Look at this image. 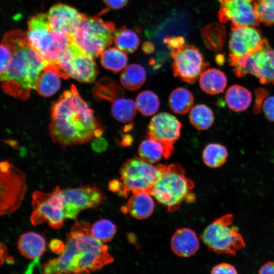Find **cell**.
<instances>
[{
    "label": "cell",
    "mask_w": 274,
    "mask_h": 274,
    "mask_svg": "<svg viewBox=\"0 0 274 274\" xmlns=\"http://www.w3.org/2000/svg\"><path fill=\"white\" fill-rule=\"evenodd\" d=\"M100 61L106 69L118 73L127 66L128 57L125 52L117 48H110L101 53Z\"/></svg>",
    "instance_id": "obj_31"
},
{
    "label": "cell",
    "mask_w": 274,
    "mask_h": 274,
    "mask_svg": "<svg viewBox=\"0 0 274 274\" xmlns=\"http://www.w3.org/2000/svg\"><path fill=\"white\" fill-rule=\"evenodd\" d=\"M1 75L5 73L9 68L12 59L11 51L6 42L3 39L1 44Z\"/></svg>",
    "instance_id": "obj_38"
},
{
    "label": "cell",
    "mask_w": 274,
    "mask_h": 274,
    "mask_svg": "<svg viewBox=\"0 0 274 274\" xmlns=\"http://www.w3.org/2000/svg\"><path fill=\"white\" fill-rule=\"evenodd\" d=\"M0 214L5 216L17 211L26 191V176L23 172L8 161L0 163Z\"/></svg>",
    "instance_id": "obj_10"
},
{
    "label": "cell",
    "mask_w": 274,
    "mask_h": 274,
    "mask_svg": "<svg viewBox=\"0 0 274 274\" xmlns=\"http://www.w3.org/2000/svg\"><path fill=\"white\" fill-rule=\"evenodd\" d=\"M190 123L198 130L208 129L214 122L212 109L204 104H198L191 109L189 114Z\"/></svg>",
    "instance_id": "obj_28"
},
{
    "label": "cell",
    "mask_w": 274,
    "mask_h": 274,
    "mask_svg": "<svg viewBox=\"0 0 274 274\" xmlns=\"http://www.w3.org/2000/svg\"><path fill=\"white\" fill-rule=\"evenodd\" d=\"M49 131L53 141L65 148L100 137L103 128L72 85L52 106Z\"/></svg>",
    "instance_id": "obj_1"
},
{
    "label": "cell",
    "mask_w": 274,
    "mask_h": 274,
    "mask_svg": "<svg viewBox=\"0 0 274 274\" xmlns=\"http://www.w3.org/2000/svg\"><path fill=\"white\" fill-rule=\"evenodd\" d=\"M60 77L54 67L48 64L38 78L36 90L43 96L54 94L60 87Z\"/></svg>",
    "instance_id": "obj_23"
},
{
    "label": "cell",
    "mask_w": 274,
    "mask_h": 274,
    "mask_svg": "<svg viewBox=\"0 0 274 274\" xmlns=\"http://www.w3.org/2000/svg\"><path fill=\"white\" fill-rule=\"evenodd\" d=\"M228 155L227 148L219 143H210L204 148L202 158L204 163L211 168H218L226 161Z\"/></svg>",
    "instance_id": "obj_29"
},
{
    "label": "cell",
    "mask_w": 274,
    "mask_h": 274,
    "mask_svg": "<svg viewBox=\"0 0 274 274\" xmlns=\"http://www.w3.org/2000/svg\"><path fill=\"white\" fill-rule=\"evenodd\" d=\"M3 39L11 51L12 59L7 71L1 75L2 87L14 97L26 100L36 89L38 78L48 63L21 31L9 32Z\"/></svg>",
    "instance_id": "obj_3"
},
{
    "label": "cell",
    "mask_w": 274,
    "mask_h": 274,
    "mask_svg": "<svg viewBox=\"0 0 274 274\" xmlns=\"http://www.w3.org/2000/svg\"><path fill=\"white\" fill-rule=\"evenodd\" d=\"M63 252L41 265L43 274H90L112 263L107 245L91 234V225L76 222L66 235Z\"/></svg>",
    "instance_id": "obj_2"
},
{
    "label": "cell",
    "mask_w": 274,
    "mask_h": 274,
    "mask_svg": "<svg viewBox=\"0 0 274 274\" xmlns=\"http://www.w3.org/2000/svg\"><path fill=\"white\" fill-rule=\"evenodd\" d=\"M26 37L30 45L50 64H55L74 41L73 37L53 30L47 14L40 13L28 22Z\"/></svg>",
    "instance_id": "obj_4"
},
{
    "label": "cell",
    "mask_w": 274,
    "mask_h": 274,
    "mask_svg": "<svg viewBox=\"0 0 274 274\" xmlns=\"http://www.w3.org/2000/svg\"><path fill=\"white\" fill-rule=\"evenodd\" d=\"M185 174L183 167L177 163L162 164L161 175L150 194L167 212L177 210L192 193L194 183Z\"/></svg>",
    "instance_id": "obj_5"
},
{
    "label": "cell",
    "mask_w": 274,
    "mask_h": 274,
    "mask_svg": "<svg viewBox=\"0 0 274 274\" xmlns=\"http://www.w3.org/2000/svg\"><path fill=\"white\" fill-rule=\"evenodd\" d=\"M262 109L265 117L270 121H274V96L265 99Z\"/></svg>",
    "instance_id": "obj_40"
},
{
    "label": "cell",
    "mask_w": 274,
    "mask_h": 274,
    "mask_svg": "<svg viewBox=\"0 0 274 274\" xmlns=\"http://www.w3.org/2000/svg\"><path fill=\"white\" fill-rule=\"evenodd\" d=\"M255 11L259 22L274 25V0H258Z\"/></svg>",
    "instance_id": "obj_36"
},
{
    "label": "cell",
    "mask_w": 274,
    "mask_h": 274,
    "mask_svg": "<svg viewBox=\"0 0 274 274\" xmlns=\"http://www.w3.org/2000/svg\"><path fill=\"white\" fill-rule=\"evenodd\" d=\"M268 94V91L263 88H258L255 90V102L253 108V111L255 113L260 112L262 108L264 98Z\"/></svg>",
    "instance_id": "obj_42"
},
{
    "label": "cell",
    "mask_w": 274,
    "mask_h": 274,
    "mask_svg": "<svg viewBox=\"0 0 274 274\" xmlns=\"http://www.w3.org/2000/svg\"><path fill=\"white\" fill-rule=\"evenodd\" d=\"M128 0H104L106 5L110 8L118 9L124 7Z\"/></svg>",
    "instance_id": "obj_45"
},
{
    "label": "cell",
    "mask_w": 274,
    "mask_h": 274,
    "mask_svg": "<svg viewBox=\"0 0 274 274\" xmlns=\"http://www.w3.org/2000/svg\"><path fill=\"white\" fill-rule=\"evenodd\" d=\"M213 25L204 28L202 31L204 43L208 48L214 51H220L225 42V32H214Z\"/></svg>",
    "instance_id": "obj_37"
},
{
    "label": "cell",
    "mask_w": 274,
    "mask_h": 274,
    "mask_svg": "<svg viewBox=\"0 0 274 274\" xmlns=\"http://www.w3.org/2000/svg\"><path fill=\"white\" fill-rule=\"evenodd\" d=\"M182 124L174 115L166 112L159 113L151 119L147 126L149 138L160 143L164 148V157L173 154L174 144L181 135Z\"/></svg>",
    "instance_id": "obj_15"
},
{
    "label": "cell",
    "mask_w": 274,
    "mask_h": 274,
    "mask_svg": "<svg viewBox=\"0 0 274 274\" xmlns=\"http://www.w3.org/2000/svg\"><path fill=\"white\" fill-rule=\"evenodd\" d=\"M32 211L30 220L33 225L47 222L53 229L60 228L65 218L62 191L56 186L51 192L35 191L32 194Z\"/></svg>",
    "instance_id": "obj_11"
},
{
    "label": "cell",
    "mask_w": 274,
    "mask_h": 274,
    "mask_svg": "<svg viewBox=\"0 0 274 274\" xmlns=\"http://www.w3.org/2000/svg\"><path fill=\"white\" fill-rule=\"evenodd\" d=\"M268 44V41L255 26L232 27L228 41L229 55H246L262 49Z\"/></svg>",
    "instance_id": "obj_17"
},
{
    "label": "cell",
    "mask_w": 274,
    "mask_h": 274,
    "mask_svg": "<svg viewBox=\"0 0 274 274\" xmlns=\"http://www.w3.org/2000/svg\"><path fill=\"white\" fill-rule=\"evenodd\" d=\"M142 49L145 53L151 54L153 53L155 50V46L152 42L146 41L143 43Z\"/></svg>",
    "instance_id": "obj_49"
},
{
    "label": "cell",
    "mask_w": 274,
    "mask_h": 274,
    "mask_svg": "<svg viewBox=\"0 0 274 274\" xmlns=\"http://www.w3.org/2000/svg\"><path fill=\"white\" fill-rule=\"evenodd\" d=\"M139 157L151 164L155 163L164 157V151L162 145L150 139L144 140L138 148Z\"/></svg>",
    "instance_id": "obj_32"
},
{
    "label": "cell",
    "mask_w": 274,
    "mask_h": 274,
    "mask_svg": "<svg viewBox=\"0 0 274 274\" xmlns=\"http://www.w3.org/2000/svg\"><path fill=\"white\" fill-rule=\"evenodd\" d=\"M47 15L50 26L53 30L73 37L85 16L75 8L62 4L54 5Z\"/></svg>",
    "instance_id": "obj_18"
},
{
    "label": "cell",
    "mask_w": 274,
    "mask_h": 274,
    "mask_svg": "<svg viewBox=\"0 0 274 274\" xmlns=\"http://www.w3.org/2000/svg\"><path fill=\"white\" fill-rule=\"evenodd\" d=\"M116 232V225L105 219L97 221L91 226L92 235L102 243L111 241Z\"/></svg>",
    "instance_id": "obj_35"
},
{
    "label": "cell",
    "mask_w": 274,
    "mask_h": 274,
    "mask_svg": "<svg viewBox=\"0 0 274 274\" xmlns=\"http://www.w3.org/2000/svg\"><path fill=\"white\" fill-rule=\"evenodd\" d=\"M228 61L237 77L242 78L250 74L257 78L262 84L274 85V50L269 44L246 55H229Z\"/></svg>",
    "instance_id": "obj_9"
},
{
    "label": "cell",
    "mask_w": 274,
    "mask_h": 274,
    "mask_svg": "<svg viewBox=\"0 0 274 274\" xmlns=\"http://www.w3.org/2000/svg\"><path fill=\"white\" fill-rule=\"evenodd\" d=\"M173 252L182 257H189L195 254L199 248V243L196 233L189 228L177 229L170 239Z\"/></svg>",
    "instance_id": "obj_19"
},
{
    "label": "cell",
    "mask_w": 274,
    "mask_h": 274,
    "mask_svg": "<svg viewBox=\"0 0 274 274\" xmlns=\"http://www.w3.org/2000/svg\"><path fill=\"white\" fill-rule=\"evenodd\" d=\"M133 141L132 136L128 133H124L121 135L120 143L122 146H130Z\"/></svg>",
    "instance_id": "obj_48"
},
{
    "label": "cell",
    "mask_w": 274,
    "mask_h": 274,
    "mask_svg": "<svg viewBox=\"0 0 274 274\" xmlns=\"http://www.w3.org/2000/svg\"><path fill=\"white\" fill-rule=\"evenodd\" d=\"M258 274H274V261L264 263L259 269Z\"/></svg>",
    "instance_id": "obj_46"
},
{
    "label": "cell",
    "mask_w": 274,
    "mask_h": 274,
    "mask_svg": "<svg viewBox=\"0 0 274 274\" xmlns=\"http://www.w3.org/2000/svg\"><path fill=\"white\" fill-rule=\"evenodd\" d=\"M46 241L39 233L28 231L21 234L17 247L20 253L29 259H37L46 250Z\"/></svg>",
    "instance_id": "obj_21"
},
{
    "label": "cell",
    "mask_w": 274,
    "mask_h": 274,
    "mask_svg": "<svg viewBox=\"0 0 274 274\" xmlns=\"http://www.w3.org/2000/svg\"><path fill=\"white\" fill-rule=\"evenodd\" d=\"M95 90L97 97L112 102L124 95L122 88L116 82L108 78L101 80L97 84Z\"/></svg>",
    "instance_id": "obj_34"
},
{
    "label": "cell",
    "mask_w": 274,
    "mask_h": 274,
    "mask_svg": "<svg viewBox=\"0 0 274 274\" xmlns=\"http://www.w3.org/2000/svg\"><path fill=\"white\" fill-rule=\"evenodd\" d=\"M211 274H238L236 268L228 263H221L215 265Z\"/></svg>",
    "instance_id": "obj_39"
},
{
    "label": "cell",
    "mask_w": 274,
    "mask_h": 274,
    "mask_svg": "<svg viewBox=\"0 0 274 274\" xmlns=\"http://www.w3.org/2000/svg\"><path fill=\"white\" fill-rule=\"evenodd\" d=\"M112 22L85 16L74 37L75 43L92 57L98 56L112 43L115 32Z\"/></svg>",
    "instance_id": "obj_8"
},
{
    "label": "cell",
    "mask_w": 274,
    "mask_h": 274,
    "mask_svg": "<svg viewBox=\"0 0 274 274\" xmlns=\"http://www.w3.org/2000/svg\"><path fill=\"white\" fill-rule=\"evenodd\" d=\"M146 72L144 67L138 63L126 66L120 76L121 85L127 90L135 91L140 89L146 81Z\"/></svg>",
    "instance_id": "obj_25"
},
{
    "label": "cell",
    "mask_w": 274,
    "mask_h": 274,
    "mask_svg": "<svg viewBox=\"0 0 274 274\" xmlns=\"http://www.w3.org/2000/svg\"><path fill=\"white\" fill-rule=\"evenodd\" d=\"M252 99L251 92L246 87L239 85H233L227 90L225 99L228 107L235 112H242L247 109Z\"/></svg>",
    "instance_id": "obj_24"
},
{
    "label": "cell",
    "mask_w": 274,
    "mask_h": 274,
    "mask_svg": "<svg viewBox=\"0 0 274 274\" xmlns=\"http://www.w3.org/2000/svg\"><path fill=\"white\" fill-rule=\"evenodd\" d=\"M170 55L174 77L188 83H194L209 65L201 52L192 45L170 51Z\"/></svg>",
    "instance_id": "obj_13"
},
{
    "label": "cell",
    "mask_w": 274,
    "mask_h": 274,
    "mask_svg": "<svg viewBox=\"0 0 274 274\" xmlns=\"http://www.w3.org/2000/svg\"><path fill=\"white\" fill-rule=\"evenodd\" d=\"M62 191L65 218L70 219H76L78 214L83 210L97 208L106 199L103 192L95 185H81Z\"/></svg>",
    "instance_id": "obj_14"
},
{
    "label": "cell",
    "mask_w": 274,
    "mask_h": 274,
    "mask_svg": "<svg viewBox=\"0 0 274 274\" xmlns=\"http://www.w3.org/2000/svg\"><path fill=\"white\" fill-rule=\"evenodd\" d=\"M163 42L170 51L178 50L186 45L183 37H166L163 40Z\"/></svg>",
    "instance_id": "obj_41"
},
{
    "label": "cell",
    "mask_w": 274,
    "mask_h": 274,
    "mask_svg": "<svg viewBox=\"0 0 274 274\" xmlns=\"http://www.w3.org/2000/svg\"><path fill=\"white\" fill-rule=\"evenodd\" d=\"M194 101L192 93L184 87H178L174 89L168 98L170 110L180 115L187 113L192 109Z\"/></svg>",
    "instance_id": "obj_26"
},
{
    "label": "cell",
    "mask_w": 274,
    "mask_h": 274,
    "mask_svg": "<svg viewBox=\"0 0 274 274\" xmlns=\"http://www.w3.org/2000/svg\"><path fill=\"white\" fill-rule=\"evenodd\" d=\"M91 56L85 53L74 40L52 64L61 77L73 78L82 82H93L97 75L96 64Z\"/></svg>",
    "instance_id": "obj_12"
},
{
    "label": "cell",
    "mask_w": 274,
    "mask_h": 274,
    "mask_svg": "<svg viewBox=\"0 0 274 274\" xmlns=\"http://www.w3.org/2000/svg\"><path fill=\"white\" fill-rule=\"evenodd\" d=\"M107 147V142L102 138H96L92 143L93 150L97 152H101L105 151Z\"/></svg>",
    "instance_id": "obj_44"
},
{
    "label": "cell",
    "mask_w": 274,
    "mask_h": 274,
    "mask_svg": "<svg viewBox=\"0 0 274 274\" xmlns=\"http://www.w3.org/2000/svg\"><path fill=\"white\" fill-rule=\"evenodd\" d=\"M161 170V164L154 165L140 157L127 159L119 169L122 189L118 194L127 198L130 192L145 191L150 193Z\"/></svg>",
    "instance_id": "obj_7"
},
{
    "label": "cell",
    "mask_w": 274,
    "mask_h": 274,
    "mask_svg": "<svg viewBox=\"0 0 274 274\" xmlns=\"http://www.w3.org/2000/svg\"><path fill=\"white\" fill-rule=\"evenodd\" d=\"M199 83L203 91L215 95L224 91L227 84V79L223 72L216 68H211L206 70L201 74Z\"/></svg>",
    "instance_id": "obj_22"
},
{
    "label": "cell",
    "mask_w": 274,
    "mask_h": 274,
    "mask_svg": "<svg viewBox=\"0 0 274 274\" xmlns=\"http://www.w3.org/2000/svg\"><path fill=\"white\" fill-rule=\"evenodd\" d=\"M128 199L126 206L121 208L122 212L129 214L136 219H145L153 213L155 203L152 195L148 192L137 191Z\"/></svg>",
    "instance_id": "obj_20"
},
{
    "label": "cell",
    "mask_w": 274,
    "mask_h": 274,
    "mask_svg": "<svg viewBox=\"0 0 274 274\" xmlns=\"http://www.w3.org/2000/svg\"><path fill=\"white\" fill-rule=\"evenodd\" d=\"M218 19L222 23L229 22L232 27L255 26L259 21L255 11L258 0H218Z\"/></svg>",
    "instance_id": "obj_16"
},
{
    "label": "cell",
    "mask_w": 274,
    "mask_h": 274,
    "mask_svg": "<svg viewBox=\"0 0 274 274\" xmlns=\"http://www.w3.org/2000/svg\"><path fill=\"white\" fill-rule=\"evenodd\" d=\"M137 110L145 116L155 114L160 107V100L157 95L150 90L141 92L135 98Z\"/></svg>",
    "instance_id": "obj_33"
},
{
    "label": "cell",
    "mask_w": 274,
    "mask_h": 274,
    "mask_svg": "<svg viewBox=\"0 0 274 274\" xmlns=\"http://www.w3.org/2000/svg\"><path fill=\"white\" fill-rule=\"evenodd\" d=\"M108 188L110 191L119 193L122 189L121 181L117 179L111 180L109 183Z\"/></svg>",
    "instance_id": "obj_47"
},
{
    "label": "cell",
    "mask_w": 274,
    "mask_h": 274,
    "mask_svg": "<svg viewBox=\"0 0 274 274\" xmlns=\"http://www.w3.org/2000/svg\"><path fill=\"white\" fill-rule=\"evenodd\" d=\"M233 216L223 215L209 224L201 235V238L208 249L216 253L235 255L246 247L245 241L238 229L232 225Z\"/></svg>",
    "instance_id": "obj_6"
},
{
    "label": "cell",
    "mask_w": 274,
    "mask_h": 274,
    "mask_svg": "<svg viewBox=\"0 0 274 274\" xmlns=\"http://www.w3.org/2000/svg\"><path fill=\"white\" fill-rule=\"evenodd\" d=\"M65 247V244L58 239H52L49 244L50 250L57 254H61L64 250Z\"/></svg>",
    "instance_id": "obj_43"
},
{
    "label": "cell",
    "mask_w": 274,
    "mask_h": 274,
    "mask_svg": "<svg viewBox=\"0 0 274 274\" xmlns=\"http://www.w3.org/2000/svg\"><path fill=\"white\" fill-rule=\"evenodd\" d=\"M135 102L132 99L118 98L112 102L111 113L113 117L119 122L130 123L136 114Z\"/></svg>",
    "instance_id": "obj_27"
},
{
    "label": "cell",
    "mask_w": 274,
    "mask_h": 274,
    "mask_svg": "<svg viewBox=\"0 0 274 274\" xmlns=\"http://www.w3.org/2000/svg\"><path fill=\"white\" fill-rule=\"evenodd\" d=\"M113 40L116 47L125 53L134 52L140 43L138 35L125 26L115 31Z\"/></svg>",
    "instance_id": "obj_30"
}]
</instances>
